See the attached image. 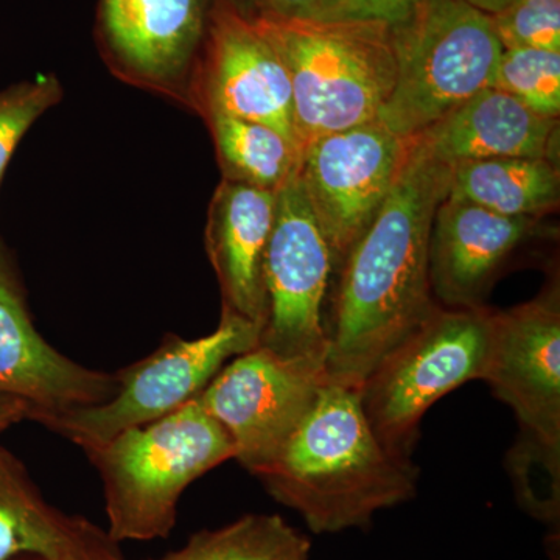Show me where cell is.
<instances>
[{"mask_svg": "<svg viewBox=\"0 0 560 560\" xmlns=\"http://www.w3.org/2000/svg\"><path fill=\"white\" fill-rule=\"evenodd\" d=\"M452 173V165L411 138L396 186L337 267L331 313L324 319L329 381L361 389L383 357L440 305L431 290L430 237Z\"/></svg>", "mask_w": 560, "mask_h": 560, "instance_id": "6da1fadb", "label": "cell"}, {"mask_svg": "<svg viewBox=\"0 0 560 560\" xmlns=\"http://www.w3.org/2000/svg\"><path fill=\"white\" fill-rule=\"evenodd\" d=\"M256 477L313 533L334 534L363 528L378 511L411 500L419 471L410 456L378 440L360 389L327 378L278 456Z\"/></svg>", "mask_w": 560, "mask_h": 560, "instance_id": "7a4b0ae2", "label": "cell"}, {"mask_svg": "<svg viewBox=\"0 0 560 560\" xmlns=\"http://www.w3.org/2000/svg\"><path fill=\"white\" fill-rule=\"evenodd\" d=\"M289 72L302 142L375 120L396 83L390 27L261 10L250 18Z\"/></svg>", "mask_w": 560, "mask_h": 560, "instance_id": "3957f363", "label": "cell"}, {"mask_svg": "<svg viewBox=\"0 0 560 560\" xmlns=\"http://www.w3.org/2000/svg\"><path fill=\"white\" fill-rule=\"evenodd\" d=\"M101 475L109 539H167L184 490L235 459L230 434L194 399L86 453Z\"/></svg>", "mask_w": 560, "mask_h": 560, "instance_id": "277c9868", "label": "cell"}, {"mask_svg": "<svg viewBox=\"0 0 560 560\" xmlns=\"http://www.w3.org/2000/svg\"><path fill=\"white\" fill-rule=\"evenodd\" d=\"M396 83L377 119L415 138L493 86L501 47L489 14L464 0H420L389 25Z\"/></svg>", "mask_w": 560, "mask_h": 560, "instance_id": "5b68a950", "label": "cell"}, {"mask_svg": "<svg viewBox=\"0 0 560 560\" xmlns=\"http://www.w3.org/2000/svg\"><path fill=\"white\" fill-rule=\"evenodd\" d=\"M490 315L486 307L438 305L361 385L368 422L390 452L410 456L425 412L464 383L481 381Z\"/></svg>", "mask_w": 560, "mask_h": 560, "instance_id": "8992f818", "label": "cell"}, {"mask_svg": "<svg viewBox=\"0 0 560 560\" xmlns=\"http://www.w3.org/2000/svg\"><path fill=\"white\" fill-rule=\"evenodd\" d=\"M260 329L249 320L221 312L217 330L198 340L165 338L149 357L116 372L117 390L90 407L44 412L33 422L94 451L124 431L147 425L197 399L234 357L257 348Z\"/></svg>", "mask_w": 560, "mask_h": 560, "instance_id": "52a82bcc", "label": "cell"}, {"mask_svg": "<svg viewBox=\"0 0 560 560\" xmlns=\"http://www.w3.org/2000/svg\"><path fill=\"white\" fill-rule=\"evenodd\" d=\"M331 275L329 243L296 176L278 191L275 224L265 253L267 312L260 348L326 370L324 301Z\"/></svg>", "mask_w": 560, "mask_h": 560, "instance_id": "ba28073f", "label": "cell"}, {"mask_svg": "<svg viewBox=\"0 0 560 560\" xmlns=\"http://www.w3.org/2000/svg\"><path fill=\"white\" fill-rule=\"evenodd\" d=\"M381 120L305 143L298 176L334 256V271L377 215L410 153Z\"/></svg>", "mask_w": 560, "mask_h": 560, "instance_id": "9c48e42d", "label": "cell"}, {"mask_svg": "<svg viewBox=\"0 0 560 560\" xmlns=\"http://www.w3.org/2000/svg\"><path fill=\"white\" fill-rule=\"evenodd\" d=\"M326 381L324 366L257 346L234 357L198 400L230 434L235 460L257 475L278 456Z\"/></svg>", "mask_w": 560, "mask_h": 560, "instance_id": "30bf717a", "label": "cell"}, {"mask_svg": "<svg viewBox=\"0 0 560 560\" xmlns=\"http://www.w3.org/2000/svg\"><path fill=\"white\" fill-rule=\"evenodd\" d=\"M481 381L514 411L521 436L560 452L558 283L533 301L492 312Z\"/></svg>", "mask_w": 560, "mask_h": 560, "instance_id": "8fae6325", "label": "cell"}, {"mask_svg": "<svg viewBox=\"0 0 560 560\" xmlns=\"http://www.w3.org/2000/svg\"><path fill=\"white\" fill-rule=\"evenodd\" d=\"M200 95L206 114L270 125L304 151L285 66L253 20L228 3L212 16Z\"/></svg>", "mask_w": 560, "mask_h": 560, "instance_id": "7c38bea8", "label": "cell"}, {"mask_svg": "<svg viewBox=\"0 0 560 560\" xmlns=\"http://www.w3.org/2000/svg\"><path fill=\"white\" fill-rule=\"evenodd\" d=\"M117 385L116 374L81 366L40 337L0 260V394L27 401L32 420L44 412L103 404Z\"/></svg>", "mask_w": 560, "mask_h": 560, "instance_id": "4fadbf2b", "label": "cell"}, {"mask_svg": "<svg viewBox=\"0 0 560 560\" xmlns=\"http://www.w3.org/2000/svg\"><path fill=\"white\" fill-rule=\"evenodd\" d=\"M539 219L504 217L447 197L434 213L430 282L445 308H482L486 293L512 254L539 234Z\"/></svg>", "mask_w": 560, "mask_h": 560, "instance_id": "5bb4252c", "label": "cell"}, {"mask_svg": "<svg viewBox=\"0 0 560 560\" xmlns=\"http://www.w3.org/2000/svg\"><path fill=\"white\" fill-rule=\"evenodd\" d=\"M278 191L223 179L210 202L206 250L219 279L223 312L264 327V261Z\"/></svg>", "mask_w": 560, "mask_h": 560, "instance_id": "9a60e30c", "label": "cell"}, {"mask_svg": "<svg viewBox=\"0 0 560 560\" xmlns=\"http://www.w3.org/2000/svg\"><path fill=\"white\" fill-rule=\"evenodd\" d=\"M102 25L117 62L140 83L176 86L205 32V0H102Z\"/></svg>", "mask_w": 560, "mask_h": 560, "instance_id": "2e32d148", "label": "cell"}, {"mask_svg": "<svg viewBox=\"0 0 560 560\" xmlns=\"http://www.w3.org/2000/svg\"><path fill=\"white\" fill-rule=\"evenodd\" d=\"M559 120L534 113L497 88H486L429 130L415 136L445 164L529 158L555 162Z\"/></svg>", "mask_w": 560, "mask_h": 560, "instance_id": "e0dca14e", "label": "cell"}, {"mask_svg": "<svg viewBox=\"0 0 560 560\" xmlns=\"http://www.w3.org/2000/svg\"><path fill=\"white\" fill-rule=\"evenodd\" d=\"M108 533L44 499L16 456L0 445V560H124Z\"/></svg>", "mask_w": 560, "mask_h": 560, "instance_id": "ac0fdd59", "label": "cell"}, {"mask_svg": "<svg viewBox=\"0 0 560 560\" xmlns=\"http://www.w3.org/2000/svg\"><path fill=\"white\" fill-rule=\"evenodd\" d=\"M447 197L504 217L540 219L558 208V164L529 158L463 162L452 173Z\"/></svg>", "mask_w": 560, "mask_h": 560, "instance_id": "d6986e66", "label": "cell"}, {"mask_svg": "<svg viewBox=\"0 0 560 560\" xmlns=\"http://www.w3.org/2000/svg\"><path fill=\"white\" fill-rule=\"evenodd\" d=\"M224 179L279 191L300 173L302 149L285 135L226 114H208Z\"/></svg>", "mask_w": 560, "mask_h": 560, "instance_id": "ffe728a7", "label": "cell"}, {"mask_svg": "<svg viewBox=\"0 0 560 560\" xmlns=\"http://www.w3.org/2000/svg\"><path fill=\"white\" fill-rule=\"evenodd\" d=\"M302 537L279 515L248 514L194 534L180 550L158 560H275Z\"/></svg>", "mask_w": 560, "mask_h": 560, "instance_id": "44dd1931", "label": "cell"}, {"mask_svg": "<svg viewBox=\"0 0 560 560\" xmlns=\"http://www.w3.org/2000/svg\"><path fill=\"white\" fill-rule=\"evenodd\" d=\"M493 88L508 92L534 113L550 119L560 114V51H501Z\"/></svg>", "mask_w": 560, "mask_h": 560, "instance_id": "7402d4cb", "label": "cell"}, {"mask_svg": "<svg viewBox=\"0 0 560 560\" xmlns=\"http://www.w3.org/2000/svg\"><path fill=\"white\" fill-rule=\"evenodd\" d=\"M508 467L523 508L537 521L558 528L560 452L521 436L508 455Z\"/></svg>", "mask_w": 560, "mask_h": 560, "instance_id": "603a6c76", "label": "cell"}, {"mask_svg": "<svg viewBox=\"0 0 560 560\" xmlns=\"http://www.w3.org/2000/svg\"><path fill=\"white\" fill-rule=\"evenodd\" d=\"M490 24L503 50L560 51V0H515Z\"/></svg>", "mask_w": 560, "mask_h": 560, "instance_id": "cb8c5ba5", "label": "cell"}, {"mask_svg": "<svg viewBox=\"0 0 560 560\" xmlns=\"http://www.w3.org/2000/svg\"><path fill=\"white\" fill-rule=\"evenodd\" d=\"M60 98L54 79H38L0 91V179L28 128Z\"/></svg>", "mask_w": 560, "mask_h": 560, "instance_id": "d4e9b609", "label": "cell"}, {"mask_svg": "<svg viewBox=\"0 0 560 560\" xmlns=\"http://www.w3.org/2000/svg\"><path fill=\"white\" fill-rule=\"evenodd\" d=\"M420 0H316L311 20L375 21L394 24L410 13Z\"/></svg>", "mask_w": 560, "mask_h": 560, "instance_id": "484cf974", "label": "cell"}, {"mask_svg": "<svg viewBox=\"0 0 560 560\" xmlns=\"http://www.w3.org/2000/svg\"><path fill=\"white\" fill-rule=\"evenodd\" d=\"M32 407L18 397L0 394V433L31 418Z\"/></svg>", "mask_w": 560, "mask_h": 560, "instance_id": "4316f807", "label": "cell"}, {"mask_svg": "<svg viewBox=\"0 0 560 560\" xmlns=\"http://www.w3.org/2000/svg\"><path fill=\"white\" fill-rule=\"evenodd\" d=\"M316 0H265V11L280 16L307 18Z\"/></svg>", "mask_w": 560, "mask_h": 560, "instance_id": "83f0119b", "label": "cell"}, {"mask_svg": "<svg viewBox=\"0 0 560 560\" xmlns=\"http://www.w3.org/2000/svg\"><path fill=\"white\" fill-rule=\"evenodd\" d=\"M464 2L490 16V14L500 13L501 10L508 9L515 0H464Z\"/></svg>", "mask_w": 560, "mask_h": 560, "instance_id": "f1b7e54d", "label": "cell"}, {"mask_svg": "<svg viewBox=\"0 0 560 560\" xmlns=\"http://www.w3.org/2000/svg\"><path fill=\"white\" fill-rule=\"evenodd\" d=\"M308 555H311V541L304 536L290 550H287L275 560H308Z\"/></svg>", "mask_w": 560, "mask_h": 560, "instance_id": "f546056e", "label": "cell"}, {"mask_svg": "<svg viewBox=\"0 0 560 560\" xmlns=\"http://www.w3.org/2000/svg\"><path fill=\"white\" fill-rule=\"evenodd\" d=\"M14 560H46V559L36 558V556H22V558H18Z\"/></svg>", "mask_w": 560, "mask_h": 560, "instance_id": "4dcf8cb0", "label": "cell"}]
</instances>
